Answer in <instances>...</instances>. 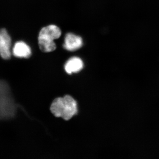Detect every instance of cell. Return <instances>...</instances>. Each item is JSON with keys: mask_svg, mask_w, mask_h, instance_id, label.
Masks as SVG:
<instances>
[{"mask_svg": "<svg viewBox=\"0 0 159 159\" xmlns=\"http://www.w3.org/2000/svg\"><path fill=\"white\" fill-rule=\"evenodd\" d=\"M12 53L15 57L29 58L31 54V49L29 45L23 41L16 43L12 49Z\"/></svg>", "mask_w": 159, "mask_h": 159, "instance_id": "6", "label": "cell"}, {"mask_svg": "<svg viewBox=\"0 0 159 159\" xmlns=\"http://www.w3.org/2000/svg\"><path fill=\"white\" fill-rule=\"evenodd\" d=\"M11 39L5 29L0 30V55L3 59L10 58Z\"/></svg>", "mask_w": 159, "mask_h": 159, "instance_id": "4", "label": "cell"}, {"mask_svg": "<svg viewBox=\"0 0 159 159\" xmlns=\"http://www.w3.org/2000/svg\"><path fill=\"white\" fill-rule=\"evenodd\" d=\"M77 102L70 96L59 97L54 99L51 104V111L57 117H61L65 120L71 119L77 113Z\"/></svg>", "mask_w": 159, "mask_h": 159, "instance_id": "1", "label": "cell"}, {"mask_svg": "<svg viewBox=\"0 0 159 159\" xmlns=\"http://www.w3.org/2000/svg\"><path fill=\"white\" fill-rule=\"evenodd\" d=\"M60 29L55 25H51L43 28L40 31L38 41L39 48L43 52H50L56 48L54 40L61 35Z\"/></svg>", "mask_w": 159, "mask_h": 159, "instance_id": "3", "label": "cell"}, {"mask_svg": "<svg viewBox=\"0 0 159 159\" xmlns=\"http://www.w3.org/2000/svg\"><path fill=\"white\" fill-rule=\"evenodd\" d=\"M82 45L83 40L80 36L70 33L66 34L63 45L66 50L70 51H75L80 48Z\"/></svg>", "mask_w": 159, "mask_h": 159, "instance_id": "5", "label": "cell"}, {"mask_svg": "<svg viewBox=\"0 0 159 159\" xmlns=\"http://www.w3.org/2000/svg\"><path fill=\"white\" fill-rule=\"evenodd\" d=\"M16 107L9 84L0 80V120L14 116Z\"/></svg>", "mask_w": 159, "mask_h": 159, "instance_id": "2", "label": "cell"}, {"mask_svg": "<svg viewBox=\"0 0 159 159\" xmlns=\"http://www.w3.org/2000/svg\"><path fill=\"white\" fill-rule=\"evenodd\" d=\"M82 60L78 57H73L67 61L65 66V69L67 73L72 74L77 73L81 70L83 68Z\"/></svg>", "mask_w": 159, "mask_h": 159, "instance_id": "7", "label": "cell"}]
</instances>
